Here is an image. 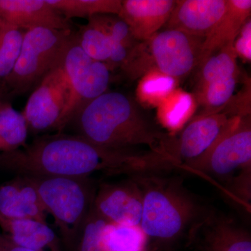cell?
<instances>
[{
	"instance_id": "17",
	"label": "cell",
	"mask_w": 251,
	"mask_h": 251,
	"mask_svg": "<svg viewBox=\"0 0 251 251\" xmlns=\"http://www.w3.org/2000/svg\"><path fill=\"white\" fill-rule=\"evenodd\" d=\"M251 13V0H227L226 11L209 35L204 38L199 65L227 44L234 43Z\"/></svg>"
},
{
	"instance_id": "20",
	"label": "cell",
	"mask_w": 251,
	"mask_h": 251,
	"mask_svg": "<svg viewBox=\"0 0 251 251\" xmlns=\"http://www.w3.org/2000/svg\"><path fill=\"white\" fill-rule=\"evenodd\" d=\"M69 21L73 18L94 17L99 15H117L122 8L120 0H47Z\"/></svg>"
},
{
	"instance_id": "16",
	"label": "cell",
	"mask_w": 251,
	"mask_h": 251,
	"mask_svg": "<svg viewBox=\"0 0 251 251\" xmlns=\"http://www.w3.org/2000/svg\"><path fill=\"white\" fill-rule=\"evenodd\" d=\"M0 187V216L46 223L45 209L29 176H21Z\"/></svg>"
},
{
	"instance_id": "7",
	"label": "cell",
	"mask_w": 251,
	"mask_h": 251,
	"mask_svg": "<svg viewBox=\"0 0 251 251\" xmlns=\"http://www.w3.org/2000/svg\"><path fill=\"white\" fill-rule=\"evenodd\" d=\"M29 177L45 211L54 218L66 247L71 251L77 249L93 202L88 178Z\"/></svg>"
},
{
	"instance_id": "6",
	"label": "cell",
	"mask_w": 251,
	"mask_h": 251,
	"mask_svg": "<svg viewBox=\"0 0 251 251\" xmlns=\"http://www.w3.org/2000/svg\"><path fill=\"white\" fill-rule=\"evenodd\" d=\"M74 36L72 31L37 27L25 31L17 62L1 82L3 92L21 95L36 87L62 64Z\"/></svg>"
},
{
	"instance_id": "25",
	"label": "cell",
	"mask_w": 251,
	"mask_h": 251,
	"mask_svg": "<svg viewBox=\"0 0 251 251\" xmlns=\"http://www.w3.org/2000/svg\"><path fill=\"white\" fill-rule=\"evenodd\" d=\"M0 40V83L12 72L17 62L25 32L23 29L1 25Z\"/></svg>"
},
{
	"instance_id": "18",
	"label": "cell",
	"mask_w": 251,
	"mask_h": 251,
	"mask_svg": "<svg viewBox=\"0 0 251 251\" xmlns=\"http://www.w3.org/2000/svg\"><path fill=\"white\" fill-rule=\"evenodd\" d=\"M0 226L10 240L21 247L35 251H61L58 238L46 223L0 216Z\"/></svg>"
},
{
	"instance_id": "22",
	"label": "cell",
	"mask_w": 251,
	"mask_h": 251,
	"mask_svg": "<svg viewBox=\"0 0 251 251\" xmlns=\"http://www.w3.org/2000/svg\"><path fill=\"white\" fill-rule=\"evenodd\" d=\"M237 56L234 43L211 55L201 66L200 89L214 81L239 75Z\"/></svg>"
},
{
	"instance_id": "24",
	"label": "cell",
	"mask_w": 251,
	"mask_h": 251,
	"mask_svg": "<svg viewBox=\"0 0 251 251\" xmlns=\"http://www.w3.org/2000/svg\"><path fill=\"white\" fill-rule=\"evenodd\" d=\"M239 75L214 81L200 89V100L206 108L204 114L221 111L232 105L239 82Z\"/></svg>"
},
{
	"instance_id": "8",
	"label": "cell",
	"mask_w": 251,
	"mask_h": 251,
	"mask_svg": "<svg viewBox=\"0 0 251 251\" xmlns=\"http://www.w3.org/2000/svg\"><path fill=\"white\" fill-rule=\"evenodd\" d=\"M62 65L69 81L70 97L58 133H62L87 104L107 92L110 79L108 65L89 57L79 46L75 34L66 51Z\"/></svg>"
},
{
	"instance_id": "28",
	"label": "cell",
	"mask_w": 251,
	"mask_h": 251,
	"mask_svg": "<svg viewBox=\"0 0 251 251\" xmlns=\"http://www.w3.org/2000/svg\"><path fill=\"white\" fill-rule=\"evenodd\" d=\"M0 251H35L21 247L10 240L6 235L0 234Z\"/></svg>"
},
{
	"instance_id": "30",
	"label": "cell",
	"mask_w": 251,
	"mask_h": 251,
	"mask_svg": "<svg viewBox=\"0 0 251 251\" xmlns=\"http://www.w3.org/2000/svg\"><path fill=\"white\" fill-rule=\"evenodd\" d=\"M6 103H6V102H3V101H1V100H0V110H1V109L4 108L5 105H6Z\"/></svg>"
},
{
	"instance_id": "13",
	"label": "cell",
	"mask_w": 251,
	"mask_h": 251,
	"mask_svg": "<svg viewBox=\"0 0 251 251\" xmlns=\"http://www.w3.org/2000/svg\"><path fill=\"white\" fill-rule=\"evenodd\" d=\"M0 24L20 29L72 31L69 21L47 0H0Z\"/></svg>"
},
{
	"instance_id": "2",
	"label": "cell",
	"mask_w": 251,
	"mask_h": 251,
	"mask_svg": "<svg viewBox=\"0 0 251 251\" xmlns=\"http://www.w3.org/2000/svg\"><path fill=\"white\" fill-rule=\"evenodd\" d=\"M74 120L77 135L99 148L136 153L146 151L135 149L148 148L178 163L173 152L175 137L155 126L136 100L126 94L105 92L84 107Z\"/></svg>"
},
{
	"instance_id": "11",
	"label": "cell",
	"mask_w": 251,
	"mask_h": 251,
	"mask_svg": "<svg viewBox=\"0 0 251 251\" xmlns=\"http://www.w3.org/2000/svg\"><path fill=\"white\" fill-rule=\"evenodd\" d=\"M244 114L237 109L226 107L221 111L203 114L192 120L175 138L174 156L182 170L205 154L225 132Z\"/></svg>"
},
{
	"instance_id": "10",
	"label": "cell",
	"mask_w": 251,
	"mask_h": 251,
	"mask_svg": "<svg viewBox=\"0 0 251 251\" xmlns=\"http://www.w3.org/2000/svg\"><path fill=\"white\" fill-rule=\"evenodd\" d=\"M186 246L193 251H251V236L236 220L206 209L188 229Z\"/></svg>"
},
{
	"instance_id": "4",
	"label": "cell",
	"mask_w": 251,
	"mask_h": 251,
	"mask_svg": "<svg viewBox=\"0 0 251 251\" xmlns=\"http://www.w3.org/2000/svg\"><path fill=\"white\" fill-rule=\"evenodd\" d=\"M182 170L210 181L231 201L250 212V114L238 117L205 154Z\"/></svg>"
},
{
	"instance_id": "23",
	"label": "cell",
	"mask_w": 251,
	"mask_h": 251,
	"mask_svg": "<svg viewBox=\"0 0 251 251\" xmlns=\"http://www.w3.org/2000/svg\"><path fill=\"white\" fill-rule=\"evenodd\" d=\"M27 133L23 114L6 103L0 110V151L9 152L24 146Z\"/></svg>"
},
{
	"instance_id": "26",
	"label": "cell",
	"mask_w": 251,
	"mask_h": 251,
	"mask_svg": "<svg viewBox=\"0 0 251 251\" xmlns=\"http://www.w3.org/2000/svg\"><path fill=\"white\" fill-rule=\"evenodd\" d=\"M108 224L94 211L92 204L81 232L77 251H103L102 236Z\"/></svg>"
},
{
	"instance_id": "12",
	"label": "cell",
	"mask_w": 251,
	"mask_h": 251,
	"mask_svg": "<svg viewBox=\"0 0 251 251\" xmlns=\"http://www.w3.org/2000/svg\"><path fill=\"white\" fill-rule=\"evenodd\" d=\"M143 193L132 177L121 182L100 185L92 207L108 224L140 227Z\"/></svg>"
},
{
	"instance_id": "9",
	"label": "cell",
	"mask_w": 251,
	"mask_h": 251,
	"mask_svg": "<svg viewBox=\"0 0 251 251\" xmlns=\"http://www.w3.org/2000/svg\"><path fill=\"white\" fill-rule=\"evenodd\" d=\"M69 97V81L61 64L41 80L28 99L23 113L28 129L34 133L58 131Z\"/></svg>"
},
{
	"instance_id": "15",
	"label": "cell",
	"mask_w": 251,
	"mask_h": 251,
	"mask_svg": "<svg viewBox=\"0 0 251 251\" xmlns=\"http://www.w3.org/2000/svg\"><path fill=\"white\" fill-rule=\"evenodd\" d=\"M175 0H125L118 17L136 41H148L166 25Z\"/></svg>"
},
{
	"instance_id": "27",
	"label": "cell",
	"mask_w": 251,
	"mask_h": 251,
	"mask_svg": "<svg viewBox=\"0 0 251 251\" xmlns=\"http://www.w3.org/2000/svg\"><path fill=\"white\" fill-rule=\"evenodd\" d=\"M251 21H248L238 35L237 42L234 43V47L237 55H241L248 61H251Z\"/></svg>"
},
{
	"instance_id": "3",
	"label": "cell",
	"mask_w": 251,
	"mask_h": 251,
	"mask_svg": "<svg viewBox=\"0 0 251 251\" xmlns=\"http://www.w3.org/2000/svg\"><path fill=\"white\" fill-rule=\"evenodd\" d=\"M163 173L131 175L143 193L140 227L148 244L163 251L185 237L188 229L207 208L183 185L182 180Z\"/></svg>"
},
{
	"instance_id": "31",
	"label": "cell",
	"mask_w": 251,
	"mask_h": 251,
	"mask_svg": "<svg viewBox=\"0 0 251 251\" xmlns=\"http://www.w3.org/2000/svg\"><path fill=\"white\" fill-rule=\"evenodd\" d=\"M1 27L0 25V40H1Z\"/></svg>"
},
{
	"instance_id": "14",
	"label": "cell",
	"mask_w": 251,
	"mask_h": 251,
	"mask_svg": "<svg viewBox=\"0 0 251 251\" xmlns=\"http://www.w3.org/2000/svg\"><path fill=\"white\" fill-rule=\"evenodd\" d=\"M226 5L227 0H176L166 28L204 39L222 17Z\"/></svg>"
},
{
	"instance_id": "19",
	"label": "cell",
	"mask_w": 251,
	"mask_h": 251,
	"mask_svg": "<svg viewBox=\"0 0 251 251\" xmlns=\"http://www.w3.org/2000/svg\"><path fill=\"white\" fill-rule=\"evenodd\" d=\"M87 25L75 34L77 43L89 57L94 60L107 63L111 53L112 43L108 31L99 16L90 18Z\"/></svg>"
},
{
	"instance_id": "1",
	"label": "cell",
	"mask_w": 251,
	"mask_h": 251,
	"mask_svg": "<svg viewBox=\"0 0 251 251\" xmlns=\"http://www.w3.org/2000/svg\"><path fill=\"white\" fill-rule=\"evenodd\" d=\"M150 166L145 153L105 150L79 135L62 133L0 154V168L32 177L88 178L97 172L130 176L148 171Z\"/></svg>"
},
{
	"instance_id": "21",
	"label": "cell",
	"mask_w": 251,
	"mask_h": 251,
	"mask_svg": "<svg viewBox=\"0 0 251 251\" xmlns=\"http://www.w3.org/2000/svg\"><path fill=\"white\" fill-rule=\"evenodd\" d=\"M148 238L140 227L108 224L102 236L103 251H143Z\"/></svg>"
},
{
	"instance_id": "29",
	"label": "cell",
	"mask_w": 251,
	"mask_h": 251,
	"mask_svg": "<svg viewBox=\"0 0 251 251\" xmlns=\"http://www.w3.org/2000/svg\"><path fill=\"white\" fill-rule=\"evenodd\" d=\"M143 251H163L161 249H158V247L155 246L151 245V244H148L147 247Z\"/></svg>"
},
{
	"instance_id": "5",
	"label": "cell",
	"mask_w": 251,
	"mask_h": 251,
	"mask_svg": "<svg viewBox=\"0 0 251 251\" xmlns=\"http://www.w3.org/2000/svg\"><path fill=\"white\" fill-rule=\"evenodd\" d=\"M204 39L176 29L158 31L149 40L137 44L122 69L134 78L147 69L167 76H186L199 65Z\"/></svg>"
}]
</instances>
